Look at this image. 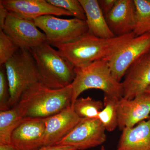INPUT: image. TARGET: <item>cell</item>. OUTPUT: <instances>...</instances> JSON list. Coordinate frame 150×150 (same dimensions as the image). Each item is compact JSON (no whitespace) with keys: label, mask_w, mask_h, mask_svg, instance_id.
<instances>
[{"label":"cell","mask_w":150,"mask_h":150,"mask_svg":"<svg viewBox=\"0 0 150 150\" xmlns=\"http://www.w3.org/2000/svg\"><path fill=\"white\" fill-rule=\"evenodd\" d=\"M72 94L71 85L53 89L38 82L23 94L15 106L23 118H46L71 106Z\"/></svg>","instance_id":"6da1fadb"},{"label":"cell","mask_w":150,"mask_h":150,"mask_svg":"<svg viewBox=\"0 0 150 150\" xmlns=\"http://www.w3.org/2000/svg\"><path fill=\"white\" fill-rule=\"evenodd\" d=\"M135 36L134 32L110 39L87 34L71 43L56 46L62 56L75 68L108 58L127 39Z\"/></svg>","instance_id":"7a4b0ae2"},{"label":"cell","mask_w":150,"mask_h":150,"mask_svg":"<svg viewBox=\"0 0 150 150\" xmlns=\"http://www.w3.org/2000/svg\"><path fill=\"white\" fill-rule=\"evenodd\" d=\"M74 70L76 76L71 84L73 91L71 106L81 93L90 89L100 90L104 93V96L117 100L123 98L122 83L113 77L106 59L75 68Z\"/></svg>","instance_id":"3957f363"},{"label":"cell","mask_w":150,"mask_h":150,"mask_svg":"<svg viewBox=\"0 0 150 150\" xmlns=\"http://www.w3.org/2000/svg\"><path fill=\"white\" fill-rule=\"evenodd\" d=\"M37 67L39 82L53 89L64 88L74 79L75 67L46 42L30 50Z\"/></svg>","instance_id":"277c9868"},{"label":"cell","mask_w":150,"mask_h":150,"mask_svg":"<svg viewBox=\"0 0 150 150\" xmlns=\"http://www.w3.org/2000/svg\"><path fill=\"white\" fill-rule=\"evenodd\" d=\"M9 86L11 108L31 86L39 82L37 67L30 50L20 48L5 64Z\"/></svg>","instance_id":"5b68a950"},{"label":"cell","mask_w":150,"mask_h":150,"mask_svg":"<svg viewBox=\"0 0 150 150\" xmlns=\"http://www.w3.org/2000/svg\"><path fill=\"white\" fill-rule=\"evenodd\" d=\"M33 21L45 33L46 43L54 47L78 40L88 31L86 21L75 18L62 19L53 15H45Z\"/></svg>","instance_id":"8992f818"},{"label":"cell","mask_w":150,"mask_h":150,"mask_svg":"<svg viewBox=\"0 0 150 150\" xmlns=\"http://www.w3.org/2000/svg\"><path fill=\"white\" fill-rule=\"evenodd\" d=\"M150 49V33L126 40L113 54L105 59L115 79L121 82L132 64Z\"/></svg>","instance_id":"52a82bcc"},{"label":"cell","mask_w":150,"mask_h":150,"mask_svg":"<svg viewBox=\"0 0 150 150\" xmlns=\"http://www.w3.org/2000/svg\"><path fill=\"white\" fill-rule=\"evenodd\" d=\"M105 128L98 118H82L74 129L57 145L85 150L102 144L106 140Z\"/></svg>","instance_id":"ba28073f"},{"label":"cell","mask_w":150,"mask_h":150,"mask_svg":"<svg viewBox=\"0 0 150 150\" xmlns=\"http://www.w3.org/2000/svg\"><path fill=\"white\" fill-rule=\"evenodd\" d=\"M33 21L9 14L3 31L21 49L30 50L46 42V36Z\"/></svg>","instance_id":"9c48e42d"},{"label":"cell","mask_w":150,"mask_h":150,"mask_svg":"<svg viewBox=\"0 0 150 150\" xmlns=\"http://www.w3.org/2000/svg\"><path fill=\"white\" fill-rule=\"evenodd\" d=\"M44 118L26 117L13 132L11 144L16 150H37L44 146Z\"/></svg>","instance_id":"30bf717a"},{"label":"cell","mask_w":150,"mask_h":150,"mask_svg":"<svg viewBox=\"0 0 150 150\" xmlns=\"http://www.w3.org/2000/svg\"><path fill=\"white\" fill-rule=\"evenodd\" d=\"M118 128H132L150 116V93L145 91L133 99L122 98L117 103Z\"/></svg>","instance_id":"8fae6325"},{"label":"cell","mask_w":150,"mask_h":150,"mask_svg":"<svg viewBox=\"0 0 150 150\" xmlns=\"http://www.w3.org/2000/svg\"><path fill=\"white\" fill-rule=\"evenodd\" d=\"M0 2L9 13L30 21L45 15L73 16L68 11L54 6L45 0H1Z\"/></svg>","instance_id":"7c38bea8"},{"label":"cell","mask_w":150,"mask_h":150,"mask_svg":"<svg viewBox=\"0 0 150 150\" xmlns=\"http://www.w3.org/2000/svg\"><path fill=\"white\" fill-rule=\"evenodd\" d=\"M123 98L131 100L146 91L150 86V54L137 59L128 69L122 82Z\"/></svg>","instance_id":"4fadbf2b"},{"label":"cell","mask_w":150,"mask_h":150,"mask_svg":"<svg viewBox=\"0 0 150 150\" xmlns=\"http://www.w3.org/2000/svg\"><path fill=\"white\" fill-rule=\"evenodd\" d=\"M44 119L46 124L45 146L57 145L74 129L82 118L76 114L71 106Z\"/></svg>","instance_id":"5bb4252c"},{"label":"cell","mask_w":150,"mask_h":150,"mask_svg":"<svg viewBox=\"0 0 150 150\" xmlns=\"http://www.w3.org/2000/svg\"><path fill=\"white\" fill-rule=\"evenodd\" d=\"M135 16L134 0H117L112 10L105 18L114 35L121 36L134 31Z\"/></svg>","instance_id":"9a60e30c"},{"label":"cell","mask_w":150,"mask_h":150,"mask_svg":"<svg viewBox=\"0 0 150 150\" xmlns=\"http://www.w3.org/2000/svg\"><path fill=\"white\" fill-rule=\"evenodd\" d=\"M117 150H150V116L134 127L122 130Z\"/></svg>","instance_id":"2e32d148"},{"label":"cell","mask_w":150,"mask_h":150,"mask_svg":"<svg viewBox=\"0 0 150 150\" xmlns=\"http://www.w3.org/2000/svg\"><path fill=\"white\" fill-rule=\"evenodd\" d=\"M85 12L88 34L99 38L115 37L107 24L97 0H79Z\"/></svg>","instance_id":"e0dca14e"},{"label":"cell","mask_w":150,"mask_h":150,"mask_svg":"<svg viewBox=\"0 0 150 150\" xmlns=\"http://www.w3.org/2000/svg\"><path fill=\"white\" fill-rule=\"evenodd\" d=\"M23 118L16 106L0 111V144H11L12 134Z\"/></svg>","instance_id":"ac0fdd59"},{"label":"cell","mask_w":150,"mask_h":150,"mask_svg":"<svg viewBox=\"0 0 150 150\" xmlns=\"http://www.w3.org/2000/svg\"><path fill=\"white\" fill-rule=\"evenodd\" d=\"M136 7L134 33L139 36L150 33V0H134Z\"/></svg>","instance_id":"d6986e66"},{"label":"cell","mask_w":150,"mask_h":150,"mask_svg":"<svg viewBox=\"0 0 150 150\" xmlns=\"http://www.w3.org/2000/svg\"><path fill=\"white\" fill-rule=\"evenodd\" d=\"M71 107L81 118H98L100 112L104 108L103 101L93 99L89 96L78 98Z\"/></svg>","instance_id":"ffe728a7"},{"label":"cell","mask_w":150,"mask_h":150,"mask_svg":"<svg viewBox=\"0 0 150 150\" xmlns=\"http://www.w3.org/2000/svg\"><path fill=\"white\" fill-rule=\"evenodd\" d=\"M118 101L117 100L104 96V108L98 115V118L103 124L106 131L109 132H112L118 127Z\"/></svg>","instance_id":"44dd1931"},{"label":"cell","mask_w":150,"mask_h":150,"mask_svg":"<svg viewBox=\"0 0 150 150\" xmlns=\"http://www.w3.org/2000/svg\"><path fill=\"white\" fill-rule=\"evenodd\" d=\"M19 49L10 37L0 30V66L5 64Z\"/></svg>","instance_id":"7402d4cb"},{"label":"cell","mask_w":150,"mask_h":150,"mask_svg":"<svg viewBox=\"0 0 150 150\" xmlns=\"http://www.w3.org/2000/svg\"><path fill=\"white\" fill-rule=\"evenodd\" d=\"M51 5L71 13L75 18L86 20L85 12L79 0H47Z\"/></svg>","instance_id":"603a6c76"},{"label":"cell","mask_w":150,"mask_h":150,"mask_svg":"<svg viewBox=\"0 0 150 150\" xmlns=\"http://www.w3.org/2000/svg\"><path fill=\"white\" fill-rule=\"evenodd\" d=\"M9 86L5 65L0 66V110L5 111L11 109Z\"/></svg>","instance_id":"cb8c5ba5"},{"label":"cell","mask_w":150,"mask_h":150,"mask_svg":"<svg viewBox=\"0 0 150 150\" xmlns=\"http://www.w3.org/2000/svg\"><path fill=\"white\" fill-rule=\"evenodd\" d=\"M98 5L105 16H106L112 8L117 0H99Z\"/></svg>","instance_id":"d4e9b609"},{"label":"cell","mask_w":150,"mask_h":150,"mask_svg":"<svg viewBox=\"0 0 150 150\" xmlns=\"http://www.w3.org/2000/svg\"><path fill=\"white\" fill-rule=\"evenodd\" d=\"M9 14L8 11L0 2V30H3L7 18Z\"/></svg>","instance_id":"484cf974"},{"label":"cell","mask_w":150,"mask_h":150,"mask_svg":"<svg viewBox=\"0 0 150 150\" xmlns=\"http://www.w3.org/2000/svg\"><path fill=\"white\" fill-rule=\"evenodd\" d=\"M37 150H77L74 147L62 145L45 146Z\"/></svg>","instance_id":"4316f807"},{"label":"cell","mask_w":150,"mask_h":150,"mask_svg":"<svg viewBox=\"0 0 150 150\" xmlns=\"http://www.w3.org/2000/svg\"><path fill=\"white\" fill-rule=\"evenodd\" d=\"M0 150H16L13 146L10 144H0Z\"/></svg>","instance_id":"83f0119b"},{"label":"cell","mask_w":150,"mask_h":150,"mask_svg":"<svg viewBox=\"0 0 150 150\" xmlns=\"http://www.w3.org/2000/svg\"><path fill=\"white\" fill-rule=\"evenodd\" d=\"M147 91L148 92L150 93V86L146 90V91Z\"/></svg>","instance_id":"f1b7e54d"},{"label":"cell","mask_w":150,"mask_h":150,"mask_svg":"<svg viewBox=\"0 0 150 150\" xmlns=\"http://www.w3.org/2000/svg\"><path fill=\"white\" fill-rule=\"evenodd\" d=\"M149 53L150 54V50H149Z\"/></svg>","instance_id":"f546056e"}]
</instances>
